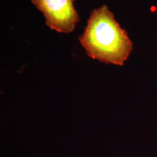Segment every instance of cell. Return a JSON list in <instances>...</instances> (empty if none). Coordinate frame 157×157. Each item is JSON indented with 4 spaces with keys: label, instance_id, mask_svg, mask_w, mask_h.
Returning <instances> with one entry per match:
<instances>
[{
    "label": "cell",
    "instance_id": "cell-1",
    "mask_svg": "<svg viewBox=\"0 0 157 157\" xmlns=\"http://www.w3.org/2000/svg\"><path fill=\"white\" fill-rule=\"evenodd\" d=\"M78 40L88 56L107 64L123 66L133 50L127 32L105 5L90 13Z\"/></svg>",
    "mask_w": 157,
    "mask_h": 157
},
{
    "label": "cell",
    "instance_id": "cell-2",
    "mask_svg": "<svg viewBox=\"0 0 157 157\" xmlns=\"http://www.w3.org/2000/svg\"><path fill=\"white\" fill-rule=\"evenodd\" d=\"M45 18V24L59 33L73 32L78 22V12L74 7L75 0H31Z\"/></svg>",
    "mask_w": 157,
    "mask_h": 157
}]
</instances>
